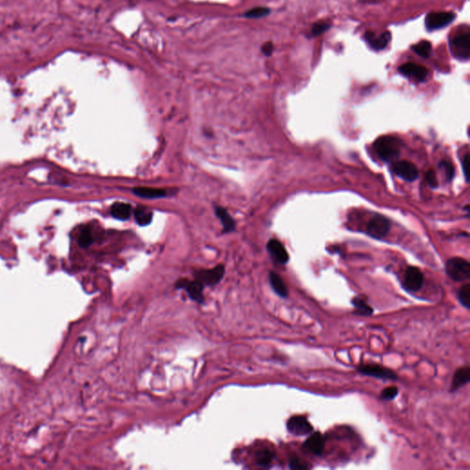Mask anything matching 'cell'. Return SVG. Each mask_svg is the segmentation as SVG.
I'll return each instance as SVG.
<instances>
[{
	"mask_svg": "<svg viewBox=\"0 0 470 470\" xmlns=\"http://www.w3.org/2000/svg\"><path fill=\"white\" fill-rule=\"evenodd\" d=\"M401 142L392 136H382L374 144L377 155L383 161H391L397 158L400 152Z\"/></svg>",
	"mask_w": 470,
	"mask_h": 470,
	"instance_id": "6da1fadb",
	"label": "cell"
},
{
	"mask_svg": "<svg viewBox=\"0 0 470 470\" xmlns=\"http://www.w3.org/2000/svg\"><path fill=\"white\" fill-rule=\"evenodd\" d=\"M445 272L454 281H466L470 277V262L463 258H451L445 264Z\"/></svg>",
	"mask_w": 470,
	"mask_h": 470,
	"instance_id": "7a4b0ae2",
	"label": "cell"
},
{
	"mask_svg": "<svg viewBox=\"0 0 470 470\" xmlns=\"http://www.w3.org/2000/svg\"><path fill=\"white\" fill-rule=\"evenodd\" d=\"M456 15L448 11H439L428 14L425 19V26L428 31H436L448 26L455 20Z\"/></svg>",
	"mask_w": 470,
	"mask_h": 470,
	"instance_id": "3957f363",
	"label": "cell"
},
{
	"mask_svg": "<svg viewBox=\"0 0 470 470\" xmlns=\"http://www.w3.org/2000/svg\"><path fill=\"white\" fill-rule=\"evenodd\" d=\"M359 373L373 377L376 379L384 380H396L398 379L397 374L385 367L378 364H363L358 367Z\"/></svg>",
	"mask_w": 470,
	"mask_h": 470,
	"instance_id": "277c9868",
	"label": "cell"
},
{
	"mask_svg": "<svg viewBox=\"0 0 470 470\" xmlns=\"http://www.w3.org/2000/svg\"><path fill=\"white\" fill-rule=\"evenodd\" d=\"M451 51L456 58L468 60L470 55V37L468 33L455 36L451 41Z\"/></svg>",
	"mask_w": 470,
	"mask_h": 470,
	"instance_id": "5b68a950",
	"label": "cell"
},
{
	"mask_svg": "<svg viewBox=\"0 0 470 470\" xmlns=\"http://www.w3.org/2000/svg\"><path fill=\"white\" fill-rule=\"evenodd\" d=\"M175 287L176 289L186 290L188 297L194 301L198 303L204 302V295H203L204 285L199 280L189 281L187 279H180L177 281Z\"/></svg>",
	"mask_w": 470,
	"mask_h": 470,
	"instance_id": "8992f818",
	"label": "cell"
},
{
	"mask_svg": "<svg viewBox=\"0 0 470 470\" xmlns=\"http://www.w3.org/2000/svg\"><path fill=\"white\" fill-rule=\"evenodd\" d=\"M390 223L383 216H375L367 224V233L376 239H382L389 232Z\"/></svg>",
	"mask_w": 470,
	"mask_h": 470,
	"instance_id": "52a82bcc",
	"label": "cell"
},
{
	"mask_svg": "<svg viewBox=\"0 0 470 470\" xmlns=\"http://www.w3.org/2000/svg\"><path fill=\"white\" fill-rule=\"evenodd\" d=\"M424 285V275L418 267L410 266L407 268L403 280V288L408 292H417Z\"/></svg>",
	"mask_w": 470,
	"mask_h": 470,
	"instance_id": "ba28073f",
	"label": "cell"
},
{
	"mask_svg": "<svg viewBox=\"0 0 470 470\" xmlns=\"http://www.w3.org/2000/svg\"><path fill=\"white\" fill-rule=\"evenodd\" d=\"M394 174L400 178L409 182L414 181L418 177V169L412 163L409 161H399L394 163L392 166Z\"/></svg>",
	"mask_w": 470,
	"mask_h": 470,
	"instance_id": "9c48e42d",
	"label": "cell"
},
{
	"mask_svg": "<svg viewBox=\"0 0 470 470\" xmlns=\"http://www.w3.org/2000/svg\"><path fill=\"white\" fill-rule=\"evenodd\" d=\"M224 276V266L219 264L213 269L200 270L196 273L197 280L203 284L204 286H214L219 283Z\"/></svg>",
	"mask_w": 470,
	"mask_h": 470,
	"instance_id": "30bf717a",
	"label": "cell"
},
{
	"mask_svg": "<svg viewBox=\"0 0 470 470\" xmlns=\"http://www.w3.org/2000/svg\"><path fill=\"white\" fill-rule=\"evenodd\" d=\"M287 428L294 435H307L313 431L312 425L303 416H293L288 421Z\"/></svg>",
	"mask_w": 470,
	"mask_h": 470,
	"instance_id": "8fae6325",
	"label": "cell"
},
{
	"mask_svg": "<svg viewBox=\"0 0 470 470\" xmlns=\"http://www.w3.org/2000/svg\"><path fill=\"white\" fill-rule=\"evenodd\" d=\"M399 71L408 78H413L416 81H424L428 76V70L423 65H417L414 63H407L400 65Z\"/></svg>",
	"mask_w": 470,
	"mask_h": 470,
	"instance_id": "7c38bea8",
	"label": "cell"
},
{
	"mask_svg": "<svg viewBox=\"0 0 470 470\" xmlns=\"http://www.w3.org/2000/svg\"><path fill=\"white\" fill-rule=\"evenodd\" d=\"M267 250L271 256L274 258L279 264H287L289 262V254L284 247V245L277 240L272 239L267 244Z\"/></svg>",
	"mask_w": 470,
	"mask_h": 470,
	"instance_id": "4fadbf2b",
	"label": "cell"
},
{
	"mask_svg": "<svg viewBox=\"0 0 470 470\" xmlns=\"http://www.w3.org/2000/svg\"><path fill=\"white\" fill-rule=\"evenodd\" d=\"M325 440L321 432L311 433L304 443V447L315 456H321L324 449Z\"/></svg>",
	"mask_w": 470,
	"mask_h": 470,
	"instance_id": "5bb4252c",
	"label": "cell"
},
{
	"mask_svg": "<svg viewBox=\"0 0 470 470\" xmlns=\"http://www.w3.org/2000/svg\"><path fill=\"white\" fill-rule=\"evenodd\" d=\"M390 36H391L390 33L387 32L382 33L379 37H376V35L371 32H367L365 34V39L367 40L368 44L371 46L374 50L381 51V50H384L388 44V43L390 42L391 39Z\"/></svg>",
	"mask_w": 470,
	"mask_h": 470,
	"instance_id": "9a60e30c",
	"label": "cell"
},
{
	"mask_svg": "<svg viewBox=\"0 0 470 470\" xmlns=\"http://www.w3.org/2000/svg\"><path fill=\"white\" fill-rule=\"evenodd\" d=\"M470 367H464L457 369L453 378L451 391H457L460 387L467 385L470 382Z\"/></svg>",
	"mask_w": 470,
	"mask_h": 470,
	"instance_id": "2e32d148",
	"label": "cell"
},
{
	"mask_svg": "<svg viewBox=\"0 0 470 470\" xmlns=\"http://www.w3.org/2000/svg\"><path fill=\"white\" fill-rule=\"evenodd\" d=\"M132 192L135 196L144 198V199H160L167 196V192L164 189L154 188V187H135L132 189Z\"/></svg>",
	"mask_w": 470,
	"mask_h": 470,
	"instance_id": "e0dca14e",
	"label": "cell"
},
{
	"mask_svg": "<svg viewBox=\"0 0 470 470\" xmlns=\"http://www.w3.org/2000/svg\"><path fill=\"white\" fill-rule=\"evenodd\" d=\"M110 214L113 218L120 220H127L131 214V207L123 202H117L110 209Z\"/></svg>",
	"mask_w": 470,
	"mask_h": 470,
	"instance_id": "ac0fdd59",
	"label": "cell"
},
{
	"mask_svg": "<svg viewBox=\"0 0 470 470\" xmlns=\"http://www.w3.org/2000/svg\"><path fill=\"white\" fill-rule=\"evenodd\" d=\"M269 281L273 290L281 298H287L289 295V290L283 281L282 277L277 275L275 272H271L269 274Z\"/></svg>",
	"mask_w": 470,
	"mask_h": 470,
	"instance_id": "d6986e66",
	"label": "cell"
},
{
	"mask_svg": "<svg viewBox=\"0 0 470 470\" xmlns=\"http://www.w3.org/2000/svg\"><path fill=\"white\" fill-rule=\"evenodd\" d=\"M215 213L217 217L219 218V220L221 221L224 231L226 232H232L235 228V221L232 219L231 215L228 213L225 209L221 207H216L215 208Z\"/></svg>",
	"mask_w": 470,
	"mask_h": 470,
	"instance_id": "ffe728a7",
	"label": "cell"
},
{
	"mask_svg": "<svg viewBox=\"0 0 470 470\" xmlns=\"http://www.w3.org/2000/svg\"><path fill=\"white\" fill-rule=\"evenodd\" d=\"M352 305L354 306L355 314L360 316H369L373 313V309L361 297H355L352 299Z\"/></svg>",
	"mask_w": 470,
	"mask_h": 470,
	"instance_id": "44dd1931",
	"label": "cell"
},
{
	"mask_svg": "<svg viewBox=\"0 0 470 470\" xmlns=\"http://www.w3.org/2000/svg\"><path fill=\"white\" fill-rule=\"evenodd\" d=\"M135 219L139 225H148L153 219V213L145 207H138L135 211Z\"/></svg>",
	"mask_w": 470,
	"mask_h": 470,
	"instance_id": "7402d4cb",
	"label": "cell"
},
{
	"mask_svg": "<svg viewBox=\"0 0 470 470\" xmlns=\"http://www.w3.org/2000/svg\"><path fill=\"white\" fill-rule=\"evenodd\" d=\"M412 51L421 57L428 58L431 52V44L430 42L422 41L412 47Z\"/></svg>",
	"mask_w": 470,
	"mask_h": 470,
	"instance_id": "603a6c76",
	"label": "cell"
},
{
	"mask_svg": "<svg viewBox=\"0 0 470 470\" xmlns=\"http://www.w3.org/2000/svg\"><path fill=\"white\" fill-rule=\"evenodd\" d=\"M273 458H274V454L272 453V451L268 449L258 451L256 453V463L263 468L268 467L272 462Z\"/></svg>",
	"mask_w": 470,
	"mask_h": 470,
	"instance_id": "cb8c5ba5",
	"label": "cell"
},
{
	"mask_svg": "<svg viewBox=\"0 0 470 470\" xmlns=\"http://www.w3.org/2000/svg\"><path fill=\"white\" fill-rule=\"evenodd\" d=\"M458 300L467 309H470V284H466L458 291Z\"/></svg>",
	"mask_w": 470,
	"mask_h": 470,
	"instance_id": "d4e9b609",
	"label": "cell"
},
{
	"mask_svg": "<svg viewBox=\"0 0 470 470\" xmlns=\"http://www.w3.org/2000/svg\"><path fill=\"white\" fill-rule=\"evenodd\" d=\"M92 243H93V235H92L91 230L88 227H85V229L82 230V232H81L80 235H79L78 244H79V245H80L81 247L86 248V247H88Z\"/></svg>",
	"mask_w": 470,
	"mask_h": 470,
	"instance_id": "484cf974",
	"label": "cell"
},
{
	"mask_svg": "<svg viewBox=\"0 0 470 470\" xmlns=\"http://www.w3.org/2000/svg\"><path fill=\"white\" fill-rule=\"evenodd\" d=\"M270 12V9L266 7H255L248 12L245 13V17L251 18V19H257V18H262L266 15H268Z\"/></svg>",
	"mask_w": 470,
	"mask_h": 470,
	"instance_id": "4316f807",
	"label": "cell"
},
{
	"mask_svg": "<svg viewBox=\"0 0 470 470\" xmlns=\"http://www.w3.org/2000/svg\"><path fill=\"white\" fill-rule=\"evenodd\" d=\"M399 393V389L397 386H387L382 392H381V399L385 400H390L393 399Z\"/></svg>",
	"mask_w": 470,
	"mask_h": 470,
	"instance_id": "83f0119b",
	"label": "cell"
},
{
	"mask_svg": "<svg viewBox=\"0 0 470 470\" xmlns=\"http://www.w3.org/2000/svg\"><path fill=\"white\" fill-rule=\"evenodd\" d=\"M290 466L293 470H307L309 466L305 462H303L300 458L297 457H292L290 458Z\"/></svg>",
	"mask_w": 470,
	"mask_h": 470,
	"instance_id": "f1b7e54d",
	"label": "cell"
},
{
	"mask_svg": "<svg viewBox=\"0 0 470 470\" xmlns=\"http://www.w3.org/2000/svg\"><path fill=\"white\" fill-rule=\"evenodd\" d=\"M329 28H330V24L326 23V22L317 23L314 26L312 27V29H311V34H312V36L321 35L322 33H325V32L328 30Z\"/></svg>",
	"mask_w": 470,
	"mask_h": 470,
	"instance_id": "f546056e",
	"label": "cell"
},
{
	"mask_svg": "<svg viewBox=\"0 0 470 470\" xmlns=\"http://www.w3.org/2000/svg\"><path fill=\"white\" fill-rule=\"evenodd\" d=\"M426 180L428 182V184L432 187H435L437 186L438 181L437 177H436V174L433 172V171H428L427 174H426Z\"/></svg>",
	"mask_w": 470,
	"mask_h": 470,
	"instance_id": "4dcf8cb0",
	"label": "cell"
},
{
	"mask_svg": "<svg viewBox=\"0 0 470 470\" xmlns=\"http://www.w3.org/2000/svg\"><path fill=\"white\" fill-rule=\"evenodd\" d=\"M440 166H442V168H444L445 173L447 174V177L449 179H452L454 177V174H455V173H454L455 170H454V168H453V166L451 165L450 163L445 161L442 162Z\"/></svg>",
	"mask_w": 470,
	"mask_h": 470,
	"instance_id": "1f68e13d",
	"label": "cell"
},
{
	"mask_svg": "<svg viewBox=\"0 0 470 470\" xmlns=\"http://www.w3.org/2000/svg\"><path fill=\"white\" fill-rule=\"evenodd\" d=\"M463 171L466 180L469 182V174H470V158H469V155H467L464 157Z\"/></svg>",
	"mask_w": 470,
	"mask_h": 470,
	"instance_id": "d6a6232c",
	"label": "cell"
},
{
	"mask_svg": "<svg viewBox=\"0 0 470 470\" xmlns=\"http://www.w3.org/2000/svg\"><path fill=\"white\" fill-rule=\"evenodd\" d=\"M273 50H274V46H273V43H264V46L262 47V52L265 55L269 56L272 54L273 52Z\"/></svg>",
	"mask_w": 470,
	"mask_h": 470,
	"instance_id": "836d02e7",
	"label": "cell"
}]
</instances>
